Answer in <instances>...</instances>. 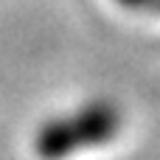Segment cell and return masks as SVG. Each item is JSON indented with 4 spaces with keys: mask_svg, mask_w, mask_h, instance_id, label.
Returning <instances> with one entry per match:
<instances>
[{
    "mask_svg": "<svg viewBox=\"0 0 160 160\" xmlns=\"http://www.w3.org/2000/svg\"><path fill=\"white\" fill-rule=\"evenodd\" d=\"M124 124V112L115 101L96 98L76 107L68 115L45 121L34 135V155L39 160H68L84 149L110 143Z\"/></svg>",
    "mask_w": 160,
    "mask_h": 160,
    "instance_id": "6da1fadb",
    "label": "cell"
},
{
    "mask_svg": "<svg viewBox=\"0 0 160 160\" xmlns=\"http://www.w3.org/2000/svg\"><path fill=\"white\" fill-rule=\"evenodd\" d=\"M121 6L132 8V11H149V14H160V0H118Z\"/></svg>",
    "mask_w": 160,
    "mask_h": 160,
    "instance_id": "7a4b0ae2",
    "label": "cell"
}]
</instances>
